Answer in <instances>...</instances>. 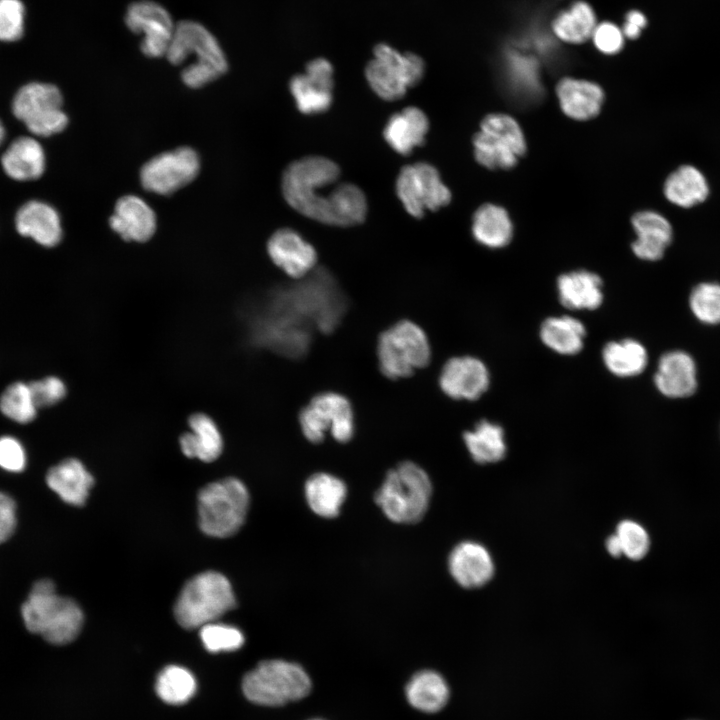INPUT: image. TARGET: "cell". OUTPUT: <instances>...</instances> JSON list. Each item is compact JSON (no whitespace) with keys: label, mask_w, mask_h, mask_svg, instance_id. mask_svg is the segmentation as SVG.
<instances>
[{"label":"cell","mask_w":720,"mask_h":720,"mask_svg":"<svg viewBox=\"0 0 720 720\" xmlns=\"http://www.w3.org/2000/svg\"><path fill=\"white\" fill-rule=\"evenodd\" d=\"M346 495L345 483L332 474L315 473L305 483V497L310 509L324 518L339 514Z\"/></svg>","instance_id":"cell-32"},{"label":"cell","mask_w":720,"mask_h":720,"mask_svg":"<svg viewBox=\"0 0 720 720\" xmlns=\"http://www.w3.org/2000/svg\"><path fill=\"white\" fill-rule=\"evenodd\" d=\"M299 424L303 435L312 443L321 442L326 432L339 442H347L354 433L351 403L340 393L317 394L299 413Z\"/></svg>","instance_id":"cell-13"},{"label":"cell","mask_w":720,"mask_h":720,"mask_svg":"<svg viewBox=\"0 0 720 720\" xmlns=\"http://www.w3.org/2000/svg\"><path fill=\"white\" fill-rule=\"evenodd\" d=\"M124 20L129 30L143 35L140 49L145 56L166 55L175 25L163 6L150 0L135 1L128 6Z\"/></svg>","instance_id":"cell-16"},{"label":"cell","mask_w":720,"mask_h":720,"mask_svg":"<svg viewBox=\"0 0 720 720\" xmlns=\"http://www.w3.org/2000/svg\"><path fill=\"white\" fill-rule=\"evenodd\" d=\"M46 483L64 502L82 506L88 498L94 478L79 459L67 458L48 470Z\"/></svg>","instance_id":"cell-29"},{"label":"cell","mask_w":720,"mask_h":720,"mask_svg":"<svg viewBox=\"0 0 720 720\" xmlns=\"http://www.w3.org/2000/svg\"><path fill=\"white\" fill-rule=\"evenodd\" d=\"M654 382L666 397L691 396L697 388V370L693 358L684 351L663 354L658 362Z\"/></svg>","instance_id":"cell-24"},{"label":"cell","mask_w":720,"mask_h":720,"mask_svg":"<svg viewBox=\"0 0 720 720\" xmlns=\"http://www.w3.org/2000/svg\"><path fill=\"white\" fill-rule=\"evenodd\" d=\"M236 606L228 579L216 571L191 578L182 588L175 606L177 622L185 629L201 628L217 621Z\"/></svg>","instance_id":"cell-4"},{"label":"cell","mask_w":720,"mask_h":720,"mask_svg":"<svg viewBox=\"0 0 720 720\" xmlns=\"http://www.w3.org/2000/svg\"><path fill=\"white\" fill-rule=\"evenodd\" d=\"M191 54L194 63L210 67L223 75L228 69L224 51L215 36L202 24L184 20L175 25L166 57L173 65H180Z\"/></svg>","instance_id":"cell-15"},{"label":"cell","mask_w":720,"mask_h":720,"mask_svg":"<svg viewBox=\"0 0 720 720\" xmlns=\"http://www.w3.org/2000/svg\"><path fill=\"white\" fill-rule=\"evenodd\" d=\"M309 275L284 295L282 307L303 323H314L319 330L328 332L339 321L343 299L327 274Z\"/></svg>","instance_id":"cell-10"},{"label":"cell","mask_w":720,"mask_h":720,"mask_svg":"<svg viewBox=\"0 0 720 720\" xmlns=\"http://www.w3.org/2000/svg\"><path fill=\"white\" fill-rule=\"evenodd\" d=\"M200 638L204 647L212 653L237 650L245 641L239 629L216 621L200 628Z\"/></svg>","instance_id":"cell-42"},{"label":"cell","mask_w":720,"mask_h":720,"mask_svg":"<svg viewBox=\"0 0 720 720\" xmlns=\"http://www.w3.org/2000/svg\"><path fill=\"white\" fill-rule=\"evenodd\" d=\"M35 402L29 383L14 382L7 386L0 396V411L8 419L27 424L37 415Z\"/></svg>","instance_id":"cell-40"},{"label":"cell","mask_w":720,"mask_h":720,"mask_svg":"<svg viewBox=\"0 0 720 720\" xmlns=\"http://www.w3.org/2000/svg\"><path fill=\"white\" fill-rule=\"evenodd\" d=\"M474 156L489 169L514 167L526 152V140L518 122L510 115L493 113L480 123L473 137Z\"/></svg>","instance_id":"cell-9"},{"label":"cell","mask_w":720,"mask_h":720,"mask_svg":"<svg viewBox=\"0 0 720 720\" xmlns=\"http://www.w3.org/2000/svg\"><path fill=\"white\" fill-rule=\"evenodd\" d=\"M432 494L427 473L413 462H403L389 471L375 494L385 516L396 523L413 524L425 515Z\"/></svg>","instance_id":"cell-3"},{"label":"cell","mask_w":720,"mask_h":720,"mask_svg":"<svg viewBox=\"0 0 720 720\" xmlns=\"http://www.w3.org/2000/svg\"><path fill=\"white\" fill-rule=\"evenodd\" d=\"M194 676L187 669L169 665L158 675L155 690L160 699L168 704L178 705L187 702L196 691Z\"/></svg>","instance_id":"cell-39"},{"label":"cell","mask_w":720,"mask_h":720,"mask_svg":"<svg viewBox=\"0 0 720 720\" xmlns=\"http://www.w3.org/2000/svg\"><path fill=\"white\" fill-rule=\"evenodd\" d=\"M429 127L426 113L416 106H408L388 118L383 138L396 153L408 156L416 147L424 145Z\"/></svg>","instance_id":"cell-25"},{"label":"cell","mask_w":720,"mask_h":720,"mask_svg":"<svg viewBox=\"0 0 720 720\" xmlns=\"http://www.w3.org/2000/svg\"><path fill=\"white\" fill-rule=\"evenodd\" d=\"M26 466V452L22 443L15 437H0V467L9 472H21Z\"/></svg>","instance_id":"cell-47"},{"label":"cell","mask_w":720,"mask_h":720,"mask_svg":"<svg viewBox=\"0 0 720 720\" xmlns=\"http://www.w3.org/2000/svg\"><path fill=\"white\" fill-rule=\"evenodd\" d=\"M334 69L329 60L317 57L305 66V72L294 75L289 91L299 112L315 115L329 110L333 103Z\"/></svg>","instance_id":"cell-17"},{"label":"cell","mask_w":720,"mask_h":720,"mask_svg":"<svg viewBox=\"0 0 720 720\" xmlns=\"http://www.w3.org/2000/svg\"><path fill=\"white\" fill-rule=\"evenodd\" d=\"M1 164L10 178L17 181H31L42 176L46 165L45 153L35 138L21 136L15 139L3 153Z\"/></svg>","instance_id":"cell-31"},{"label":"cell","mask_w":720,"mask_h":720,"mask_svg":"<svg viewBox=\"0 0 720 720\" xmlns=\"http://www.w3.org/2000/svg\"><path fill=\"white\" fill-rule=\"evenodd\" d=\"M448 566L454 580L464 588L481 587L494 574L490 553L483 545L473 541L455 546L449 555Z\"/></svg>","instance_id":"cell-22"},{"label":"cell","mask_w":720,"mask_h":720,"mask_svg":"<svg viewBox=\"0 0 720 720\" xmlns=\"http://www.w3.org/2000/svg\"><path fill=\"white\" fill-rule=\"evenodd\" d=\"M377 357L381 372L388 378L408 377L429 363L430 343L420 326L402 320L379 336Z\"/></svg>","instance_id":"cell-8"},{"label":"cell","mask_w":720,"mask_h":720,"mask_svg":"<svg viewBox=\"0 0 720 720\" xmlns=\"http://www.w3.org/2000/svg\"><path fill=\"white\" fill-rule=\"evenodd\" d=\"M622 555L631 560L643 559L650 548V537L646 529L636 521L623 520L616 528Z\"/></svg>","instance_id":"cell-43"},{"label":"cell","mask_w":720,"mask_h":720,"mask_svg":"<svg viewBox=\"0 0 720 720\" xmlns=\"http://www.w3.org/2000/svg\"><path fill=\"white\" fill-rule=\"evenodd\" d=\"M16 524V503L10 495L0 491V544L13 534Z\"/></svg>","instance_id":"cell-48"},{"label":"cell","mask_w":720,"mask_h":720,"mask_svg":"<svg viewBox=\"0 0 720 720\" xmlns=\"http://www.w3.org/2000/svg\"><path fill=\"white\" fill-rule=\"evenodd\" d=\"M471 457L480 464L495 463L506 454L504 430L488 420L478 422L472 430L463 435Z\"/></svg>","instance_id":"cell-36"},{"label":"cell","mask_w":720,"mask_h":720,"mask_svg":"<svg viewBox=\"0 0 720 720\" xmlns=\"http://www.w3.org/2000/svg\"><path fill=\"white\" fill-rule=\"evenodd\" d=\"M4 138H5V129H4L2 122L0 121V145L3 143Z\"/></svg>","instance_id":"cell-52"},{"label":"cell","mask_w":720,"mask_h":720,"mask_svg":"<svg viewBox=\"0 0 720 720\" xmlns=\"http://www.w3.org/2000/svg\"><path fill=\"white\" fill-rule=\"evenodd\" d=\"M21 616L31 633L55 645L72 642L84 620L80 606L73 599L60 596L49 579L34 583L21 607Z\"/></svg>","instance_id":"cell-2"},{"label":"cell","mask_w":720,"mask_h":720,"mask_svg":"<svg viewBox=\"0 0 720 720\" xmlns=\"http://www.w3.org/2000/svg\"><path fill=\"white\" fill-rule=\"evenodd\" d=\"M25 8L20 0H0V41H16L24 31Z\"/></svg>","instance_id":"cell-44"},{"label":"cell","mask_w":720,"mask_h":720,"mask_svg":"<svg viewBox=\"0 0 720 720\" xmlns=\"http://www.w3.org/2000/svg\"><path fill=\"white\" fill-rule=\"evenodd\" d=\"M15 227L24 237L32 238L44 247H54L62 240V226L58 212L49 204L31 200L16 213Z\"/></svg>","instance_id":"cell-27"},{"label":"cell","mask_w":720,"mask_h":720,"mask_svg":"<svg viewBox=\"0 0 720 720\" xmlns=\"http://www.w3.org/2000/svg\"><path fill=\"white\" fill-rule=\"evenodd\" d=\"M110 227L126 241H148L156 230V215L140 197L127 195L120 198L109 219Z\"/></svg>","instance_id":"cell-26"},{"label":"cell","mask_w":720,"mask_h":720,"mask_svg":"<svg viewBox=\"0 0 720 720\" xmlns=\"http://www.w3.org/2000/svg\"><path fill=\"white\" fill-rule=\"evenodd\" d=\"M591 39L601 53L614 55L623 48L625 37L614 23L602 22L596 25Z\"/></svg>","instance_id":"cell-46"},{"label":"cell","mask_w":720,"mask_h":720,"mask_svg":"<svg viewBox=\"0 0 720 720\" xmlns=\"http://www.w3.org/2000/svg\"><path fill=\"white\" fill-rule=\"evenodd\" d=\"M29 384L38 408L53 406L67 395L65 382L57 376H47Z\"/></svg>","instance_id":"cell-45"},{"label":"cell","mask_w":720,"mask_h":720,"mask_svg":"<svg viewBox=\"0 0 720 720\" xmlns=\"http://www.w3.org/2000/svg\"><path fill=\"white\" fill-rule=\"evenodd\" d=\"M596 25L593 8L585 1H577L553 20L552 31L563 42L580 44L592 37Z\"/></svg>","instance_id":"cell-38"},{"label":"cell","mask_w":720,"mask_h":720,"mask_svg":"<svg viewBox=\"0 0 720 720\" xmlns=\"http://www.w3.org/2000/svg\"><path fill=\"white\" fill-rule=\"evenodd\" d=\"M646 24L647 19L642 12L638 10H631L626 14L625 22L621 30L624 37L637 39Z\"/></svg>","instance_id":"cell-50"},{"label":"cell","mask_w":720,"mask_h":720,"mask_svg":"<svg viewBox=\"0 0 720 720\" xmlns=\"http://www.w3.org/2000/svg\"><path fill=\"white\" fill-rule=\"evenodd\" d=\"M556 95L563 113L574 120L595 117L604 101V91L598 84L571 77L560 79Z\"/></svg>","instance_id":"cell-28"},{"label":"cell","mask_w":720,"mask_h":720,"mask_svg":"<svg viewBox=\"0 0 720 720\" xmlns=\"http://www.w3.org/2000/svg\"><path fill=\"white\" fill-rule=\"evenodd\" d=\"M311 688L310 677L299 664L280 659L260 662L242 681L249 701L271 707L303 699Z\"/></svg>","instance_id":"cell-5"},{"label":"cell","mask_w":720,"mask_h":720,"mask_svg":"<svg viewBox=\"0 0 720 720\" xmlns=\"http://www.w3.org/2000/svg\"><path fill=\"white\" fill-rule=\"evenodd\" d=\"M561 304L572 310H594L603 302L602 280L590 271L577 270L562 274L557 280Z\"/></svg>","instance_id":"cell-30"},{"label":"cell","mask_w":720,"mask_h":720,"mask_svg":"<svg viewBox=\"0 0 720 720\" xmlns=\"http://www.w3.org/2000/svg\"><path fill=\"white\" fill-rule=\"evenodd\" d=\"M636 239L631 247L636 257L644 261H658L674 239V229L670 220L654 210L636 212L631 218Z\"/></svg>","instance_id":"cell-20"},{"label":"cell","mask_w":720,"mask_h":720,"mask_svg":"<svg viewBox=\"0 0 720 720\" xmlns=\"http://www.w3.org/2000/svg\"><path fill=\"white\" fill-rule=\"evenodd\" d=\"M373 56L364 74L372 91L382 100L403 98L407 90L424 77L425 62L415 53H400L386 43H379L373 49Z\"/></svg>","instance_id":"cell-7"},{"label":"cell","mask_w":720,"mask_h":720,"mask_svg":"<svg viewBox=\"0 0 720 720\" xmlns=\"http://www.w3.org/2000/svg\"><path fill=\"white\" fill-rule=\"evenodd\" d=\"M187 430L178 439L184 456L205 463L217 460L224 449V438L216 420L206 412L197 411L187 418Z\"/></svg>","instance_id":"cell-21"},{"label":"cell","mask_w":720,"mask_h":720,"mask_svg":"<svg viewBox=\"0 0 720 720\" xmlns=\"http://www.w3.org/2000/svg\"><path fill=\"white\" fill-rule=\"evenodd\" d=\"M606 368L618 377H633L644 371L648 362L645 347L634 339L607 343L602 350Z\"/></svg>","instance_id":"cell-37"},{"label":"cell","mask_w":720,"mask_h":720,"mask_svg":"<svg viewBox=\"0 0 720 720\" xmlns=\"http://www.w3.org/2000/svg\"><path fill=\"white\" fill-rule=\"evenodd\" d=\"M606 548L609 554L613 557H619L622 555V549L616 534L608 537L606 541Z\"/></svg>","instance_id":"cell-51"},{"label":"cell","mask_w":720,"mask_h":720,"mask_svg":"<svg viewBox=\"0 0 720 720\" xmlns=\"http://www.w3.org/2000/svg\"><path fill=\"white\" fill-rule=\"evenodd\" d=\"M490 375L486 365L473 356L449 359L443 366L439 384L441 390L456 400H476L489 387Z\"/></svg>","instance_id":"cell-19"},{"label":"cell","mask_w":720,"mask_h":720,"mask_svg":"<svg viewBox=\"0 0 720 720\" xmlns=\"http://www.w3.org/2000/svg\"><path fill=\"white\" fill-rule=\"evenodd\" d=\"M267 253L271 261L285 274L302 279L314 270L317 252L312 244L291 228L275 231L267 242Z\"/></svg>","instance_id":"cell-18"},{"label":"cell","mask_w":720,"mask_h":720,"mask_svg":"<svg viewBox=\"0 0 720 720\" xmlns=\"http://www.w3.org/2000/svg\"><path fill=\"white\" fill-rule=\"evenodd\" d=\"M585 336L586 329L583 323L568 315L549 317L540 327L543 344L562 355L579 353L583 348Z\"/></svg>","instance_id":"cell-35"},{"label":"cell","mask_w":720,"mask_h":720,"mask_svg":"<svg viewBox=\"0 0 720 720\" xmlns=\"http://www.w3.org/2000/svg\"><path fill=\"white\" fill-rule=\"evenodd\" d=\"M200 161L189 147L161 153L143 165L140 181L146 190L169 195L190 183L198 175Z\"/></svg>","instance_id":"cell-14"},{"label":"cell","mask_w":720,"mask_h":720,"mask_svg":"<svg viewBox=\"0 0 720 720\" xmlns=\"http://www.w3.org/2000/svg\"><path fill=\"white\" fill-rule=\"evenodd\" d=\"M62 104L63 97L58 87L31 82L16 92L12 112L33 135L47 137L63 131L68 124Z\"/></svg>","instance_id":"cell-11"},{"label":"cell","mask_w":720,"mask_h":720,"mask_svg":"<svg viewBox=\"0 0 720 720\" xmlns=\"http://www.w3.org/2000/svg\"><path fill=\"white\" fill-rule=\"evenodd\" d=\"M695 317L709 325L720 323V284L703 282L693 288L689 298Z\"/></svg>","instance_id":"cell-41"},{"label":"cell","mask_w":720,"mask_h":720,"mask_svg":"<svg viewBox=\"0 0 720 720\" xmlns=\"http://www.w3.org/2000/svg\"><path fill=\"white\" fill-rule=\"evenodd\" d=\"M309 720H323V719H320V718H314V719H309Z\"/></svg>","instance_id":"cell-53"},{"label":"cell","mask_w":720,"mask_h":720,"mask_svg":"<svg viewBox=\"0 0 720 720\" xmlns=\"http://www.w3.org/2000/svg\"><path fill=\"white\" fill-rule=\"evenodd\" d=\"M474 239L488 248H502L512 239L513 225L507 211L495 204L480 206L472 218Z\"/></svg>","instance_id":"cell-34"},{"label":"cell","mask_w":720,"mask_h":720,"mask_svg":"<svg viewBox=\"0 0 720 720\" xmlns=\"http://www.w3.org/2000/svg\"><path fill=\"white\" fill-rule=\"evenodd\" d=\"M249 507L246 486L229 477L204 486L198 495L201 530L209 536L225 538L243 525Z\"/></svg>","instance_id":"cell-6"},{"label":"cell","mask_w":720,"mask_h":720,"mask_svg":"<svg viewBox=\"0 0 720 720\" xmlns=\"http://www.w3.org/2000/svg\"><path fill=\"white\" fill-rule=\"evenodd\" d=\"M395 191L406 212L420 219L426 211H437L451 201V191L432 164L419 161L403 166Z\"/></svg>","instance_id":"cell-12"},{"label":"cell","mask_w":720,"mask_h":720,"mask_svg":"<svg viewBox=\"0 0 720 720\" xmlns=\"http://www.w3.org/2000/svg\"><path fill=\"white\" fill-rule=\"evenodd\" d=\"M409 704L425 713L440 711L449 700V686L439 673L422 670L415 673L405 687Z\"/></svg>","instance_id":"cell-33"},{"label":"cell","mask_w":720,"mask_h":720,"mask_svg":"<svg viewBox=\"0 0 720 720\" xmlns=\"http://www.w3.org/2000/svg\"><path fill=\"white\" fill-rule=\"evenodd\" d=\"M339 177L340 167L333 160L320 155L305 156L285 168L282 194L299 214L334 226L335 186Z\"/></svg>","instance_id":"cell-1"},{"label":"cell","mask_w":720,"mask_h":720,"mask_svg":"<svg viewBox=\"0 0 720 720\" xmlns=\"http://www.w3.org/2000/svg\"><path fill=\"white\" fill-rule=\"evenodd\" d=\"M221 76L214 69L192 63L187 66L181 73L184 84L190 88H200Z\"/></svg>","instance_id":"cell-49"},{"label":"cell","mask_w":720,"mask_h":720,"mask_svg":"<svg viewBox=\"0 0 720 720\" xmlns=\"http://www.w3.org/2000/svg\"><path fill=\"white\" fill-rule=\"evenodd\" d=\"M663 195L670 204L688 210L704 204L711 195V187L701 169L684 163L665 178Z\"/></svg>","instance_id":"cell-23"}]
</instances>
